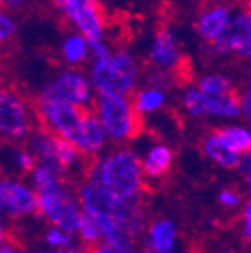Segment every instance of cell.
<instances>
[{
	"instance_id": "obj_14",
	"label": "cell",
	"mask_w": 251,
	"mask_h": 253,
	"mask_svg": "<svg viewBox=\"0 0 251 253\" xmlns=\"http://www.w3.org/2000/svg\"><path fill=\"white\" fill-rule=\"evenodd\" d=\"M28 151L34 155L37 166L44 167V169L51 170L53 174L63 176V169L62 166L56 160L55 155V148H53V134H49L44 128H34L32 134L28 135Z\"/></svg>"
},
{
	"instance_id": "obj_31",
	"label": "cell",
	"mask_w": 251,
	"mask_h": 253,
	"mask_svg": "<svg viewBox=\"0 0 251 253\" xmlns=\"http://www.w3.org/2000/svg\"><path fill=\"white\" fill-rule=\"evenodd\" d=\"M27 4H28V0H0V7L7 12L21 11Z\"/></svg>"
},
{
	"instance_id": "obj_12",
	"label": "cell",
	"mask_w": 251,
	"mask_h": 253,
	"mask_svg": "<svg viewBox=\"0 0 251 253\" xmlns=\"http://www.w3.org/2000/svg\"><path fill=\"white\" fill-rule=\"evenodd\" d=\"M0 206L11 216H25L37 211L36 194L23 183L0 179Z\"/></svg>"
},
{
	"instance_id": "obj_4",
	"label": "cell",
	"mask_w": 251,
	"mask_h": 253,
	"mask_svg": "<svg viewBox=\"0 0 251 253\" xmlns=\"http://www.w3.org/2000/svg\"><path fill=\"white\" fill-rule=\"evenodd\" d=\"M84 111L86 109L63 102L62 99H58L56 95H53L51 91H47L44 88V91L36 100L34 115L39 120L41 128L56 135V137L67 139L74 144L78 139L79 125H81Z\"/></svg>"
},
{
	"instance_id": "obj_21",
	"label": "cell",
	"mask_w": 251,
	"mask_h": 253,
	"mask_svg": "<svg viewBox=\"0 0 251 253\" xmlns=\"http://www.w3.org/2000/svg\"><path fill=\"white\" fill-rule=\"evenodd\" d=\"M195 88L199 91L211 97H225V95L236 93L234 91V79L230 76L220 74V72H208L197 79Z\"/></svg>"
},
{
	"instance_id": "obj_20",
	"label": "cell",
	"mask_w": 251,
	"mask_h": 253,
	"mask_svg": "<svg viewBox=\"0 0 251 253\" xmlns=\"http://www.w3.org/2000/svg\"><path fill=\"white\" fill-rule=\"evenodd\" d=\"M218 137L221 139L225 146L234 153H250L251 150V132L248 126L243 125H225L220 128H214Z\"/></svg>"
},
{
	"instance_id": "obj_33",
	"label": "cell",
	"mask_w": 251,
	"mask_h": 253,
	"mask_svg": "<svg viewBox=\"0 0 251 253\" xmlns=\"http://www.w3.org/2000/svg\"><path fill=\"white\" fill-rule=\"evenodd\" d=\"M5 241V230H4V210H2V206H0V248L4 246Z\"/></svg>"
},
{
	"instance_id": "obj_26",
	"label": "cell",
	"mask_w": 251,
	"mask_h": 253,
	"mask_svg": "<svg viewBox=\"0 0 251 253\" xmlns=\"http://www.w3.org/2000/svg\"><path fill=\"white\" fill-rule=\"evenodd\" d=\"M14 164H16V167L20 170H23V172H32L37 166L34 155H32L27 148H21V150L14 151Z\"/></svg>"
},
{
	"instance_id": "obj_30",
	"label": "cell",
	"mask_w": 251,
	"mask_h": 253,
	"mask_svg": "<svg viewBox=\"0 0 251 253\" xmlns=\"http://www.w3.org/2000/svg\"><path fill=\"white\" fill-rule=\"evenodd\" d=\"M237 99H239L241 116L244 115V118L250 120V116H251V91H250V90H246L244 93L237 95Z\"/></svg>"
},
{
	"instance_id": "obj_5",
	"label": "cell",
	"mask_w": 251,
	"mask_h": 253,
	"mask_svg": "<svg viewBox=\"0 0 251 253\" xmlns=\"http://www.w3.org/2000/svg\"><path fill=\"white\" fill-rule=\"evenodd\" d=\"M34 128V111L27 99L16 88L0 84V137L23 142Z\"/></svg>"
},
{
	"instance_id": "obj_34",
	"label": "cell",
	"mask_w": 251,
	"mask_h": 253,
	"mask_svg": "<svg viewBox=\"0 0 251 253\" xmlns=\"http://www.w3.org/2000/svg\"><path fill=\"white\" fill-rule=\"evenodd\" d=\"M56 253H83V252H79L78 248H72V246H67V248H62L60 252H56Z\"/></svg>"
},
{
	"instance_id": "obj_28",
	"label": "cell",
	"mask_w": 251,
	"mask_h": 253,
	"mask_svg": "<svg viewBox=\"0 0 251 253\" xmlns=\"http://www.w3.org/2000/svg\"><path fill=\"white\" fill-rule=\"evenodd\" d=\"M88 47H90V55H91V60L93 58H104L107 56L111 51H113V47L109 46L106 39L102 41H88Z\"/></svg>"
},
{
	"instance_id": "obj_35",
	"label": "cell",
	"mask_w": 251,
	"mask_h": 253,
	"mask_svg": "<svg viewBox=\"0 0 251 253\" xmlns=\"http://www.w3.org/2000/svg\"><path fill=\"white\" fill-rule=\"evenodd\" d=\"M211 2H220V4H228V5H232L234 2H237V0H211Z\"/></svg>"
},
{
	"instance_id": "obj_7",
	"label": "cell",
	"mask_w": 251,
	"mask_h": 253,
	"mask_svg": "<svg viewBox=\"0 0 251 253\" xmlns=\"http://www.w3.org/2000/svg\"><path fill=\"white\" fill-rule=\"evenodd\" d=\"M179 104L186 115L192 118H221L236 120L241 116L239 99L236 93L225 97H211L195 86H188L183 90L179 97Z\"/></svg>"
},
{
	"instance_id": "obj_27",
	"label": "cell",
	"mask_w": 251,
	"mask_h": 253,
	"mask_svg": "<svg viewBox=\"0 0 251 253\" xmlns=\"http://www.w3.org/2000/svg\"><path fill=\"white\" fill-rule=\"evenodd\" d=\"M46 241L49 243V246H53V248L62 250V248H67V246H71L72 237H71V234L62 232L60 229H51L46 234Z\"/></svg>"
},
{
	"instance_id": "obj_25",
	"label": "cell",
	"mask_w": 251,
	"mask_h": 253,
	"mask_svg": "<svg viewBox=\"0 0 251 253\" xmlns=\"http://www.w3.org/2000/svg\"><path fill=\"white\" fill-rule=\"evenodd\" d=\"M16 34H18V21H16V18L11 12L4 11V9L0 7V47L12 42Z\"/></svg>"
},
{
	"instance_id": "obj_8",
	"label": "cell",
	"mask_w": 251,
	"mask_h": 253,
	"mask_svg": "<svg viewBox=\"0 0 251 253\" xmlns=\"http://www.w3.org/2000/svg\"><path fill=\"white\" fill-rule=\"evenodd\" d=\"M62 11L74 32L86 41L106 39V18L100 0H67Z\"/></svg>"
},
{
	"instance_id": "obj_32",
	"label": "cell",
	"mask_w": 251,
	"mask_h": 253,
	"mask_svg": "<svg viewBox=\"0 0 251 253\" xmlns=\"http://www.w3.org/2000/svg\"><path fill=\"white\" fill-rule=\"evenodd\" d=\"M244 234H246V237H250L251 234V206L246 204V208H244Z\"/></svg>"
},
{
	"instance_id": "obj_37",
	"label": "cell",
	"mask_w": 251,
	"mask_h": 253,
	"mask_svg": "<svg viewBox=\"0 0 251 253\" xmlns=\"http://www.w3.org/2000/svg\"><path fill=\"white\" fill-rule=\"evenodd\" d=\"M51 2H53V4H55V5H58V7H62V5L65 4L67 0H51Z\"/></svg>"
},
{
	"instance_id": "obj_17",
	"label": "cell",
	"mask_w": 251,
	"mask_h": 253,
	"mask_svg": "<svg viewBox=\"0 0 251 253\" xmlns=\"http://www.w3.org/2000/svg\"><path fill=\"white\" fill-rule=\"evenodd\" d=\"M176 245V227L170 220L155 221L146 241V253H172Z\"/></svg>"
},
{
	"instance_id": "obj_22",
	"label": "cell",
	"mask_w": 251,
	"mask_h": 253,
	"mask_svg": "<svg viewBox=\"0 0 251 253\" xmlns=\"http://www.w3.org/2000/svg\"><path fill=\"white\" fill-rule=\"evenodd\" d=\"M53 148H55L56 160H58V164L62 166L63 170L74 166V164L79 160V157H81L79 150L72 144V142H69L67 139L56 137V135H53Z\"/></svg>"
},
{
	"instance_id": "obj_24",
	"label": "cell",
	"mask_w": 251,
	"mask_h": 253,
	"mask_svg": "<svg viewBox=\"0 0 251 253\" xmlns=\"http://www.w3.org/2000/svg\"><path fill=\"white\" fill-rule=\"evenodd\" d=\"M146 78V86H153L158 88L162 91H167L177 83V78L174 74H169V72H164V71H157V69H151L149 67L144 74Z\"/></svg>"
},
{
	"instance_id": "obj_36",
	"label": "cell",
	"mask_w": 251,
	"mask_h": 253,
	"mask_svg": "<svg viewBox=\"0 0 251 253\" xmlns=\"http://www.w3.org/2000/svg\"><path fill=\"white\" fill-rule=\"evenodd\" d=\"M0 253H14V250L9 248V246H2V248H0Z\"/></svg>"
},
{
	"instance_id": "obj_1",
	"label": "cell",
	"mask_w": 251,
	"mask_h": 253,
	"mask_svg": "<svg viewBox=\"0 0 251 253\" xmlns=\"http://www.w3.org/2000/svg\"><path fill=\"white\" fill-rule=\"evenodd\" d=\"M88 179L102 185L118 201H133L142 181L141 158L130 148H118L91 164Z\"/></svg>"
},
{
	"instance_id": "obj_15",
	"label": "cell",
	"mask_w": 251,
	"mask_h": 253,
	"mask_svg": "<svg viewBox=\"0 0 251 253\" xmlns=\"http://www.w3.org/2000/svg\"><path fill=\"white\" fill-rule=\"evenodd\" d=\"M60 58L69 69L83 67L91 58L88 41L83 36H79L78 32L72 30L71 34H67L63 37L62 46H60Z\"/></svg>"
},
{
	"instance_id": "obj_10",
	"label": "cell",
	"mask_w": 251,
	"mask_h": 253,
	"mask_svg": "<svg viewBox=\"0 0 251 253\" xmlns=\"http://www.w3.org/2000/svg\"><path fill=\"white\" fill-rule=\"evenodd\" d=\"M148 62L149 67L174 74L177 78L183 65H185V55L181 49L179 37L176 30L170 27H162L151 39L148 49Z\"/></svg>"
},
{
	"instance_id": "obj_18",
	"label": "cell",
	"mask_w": 251,
	"mask_h": 253,
	"mask_svg": "<svg viewBox=\"0 0 251 253\" xmlns=\"http://www.w3.org/2000/svg\"><path fill=\"white\" fill-rule=\"evenodd\" d=\"M202 150H204L206 157L211 158L212 162H216L218 166L225 167V169H234L239 164L241 155L230 151L225 146L221 139L218 137L216 130H211L209 134L204 135V141H202Z\"/></svg>"
},
{
	"instance_id": "obj_23",
	"label": "cell",
	"mask_w": 251,
	"mask_h": 253,
	"mask_svg": "<svg viewBox=\"0 0 251 253\" xmlns=\"http://www.w3.org/2000/svg\"><path fill=\"white\" fill-rule=\"evenodd\" d=\"M78 232L81 234L83 241L86 243L88 246H93L97 243H100V229H98L97 221L91 216H88L86 213H81L78 223Z\"/></svg>"
},
{
	"instance_id": "obj_19",
	"label": "cell",
	"mask_w": 251,
	"mask_h": 253,
	"mask_svg": "<svg viewBox=\"0 0 251 253\" xmlns=\"http://www.w3.org/2000/svg\"><path fill=\"white\" fill-rule=\"evenodd\" d=\"M130 100H132L133 111L142 118L144 115L160 111L167 104V91H162L153 86H144L133 91Z\"/></svg>"
},
{
	"instance_id": "obj_13",
	"label": "cell",
	"mask_w": 251,
	"mask_h": 253,
	"mask_svg": "<svg viewBox=\"0 0 251 253\" xmlns=\"http://www.w3.org/2000/svg\"><path fill=\"white\" fill-rule=\"evenodd\" d=\"M106 142H107L106 132H104L98 118L95 116L93 111L86 109L84 115H83L78 139H76L74 146L78 148L81 155H95L106 146Z\"/></svg>"
},
{
	"instance_id": "obj_11",
	"label": "cell",
	"mask_w": 251,
	"mask_h": 253,
	"mask_svg": "<svg viewBox=\"0 0 251 253\" xmlns=\"http://www.w3.org/2000/svg\"><path fill=\"white\" fill-rule=\"evenodd\" d=\"M232 11H234L232 5L220 4V2H209L208 5L200 9V12L195 18V32L206 46L212 44L223 34L232 16Z\"/></svg>"
},
{
	"instance_id": "obj_3",
	"label": "cell",
	"mask_w": 251,
	"mask_h": 253,
	"mask_svg": "<svg viewBox=\"0 0 251 253\" xmlns=\"http://www.w3.org/2000/svg\"><path fill=\"white\" fill-rule=\"evenodd\" d=\"M91 111L98 118L109 141H132L142 132V118L133 111L130 97L95 95Z\"/></svg>"
},
{
	"instance_id": "obj_29",
	"label": "cell",
	"mask_w": 251,
	"mask_h": 253,
	"mask_svg": "<svg viewBox=\"0 0 251 253\" xmlns=\"http://www.w3.org/2000/svg\"><path fill=\"white\" fill-rule=\"evenodd\" d=\"M220 202L227 208H234L241 202V195L237 194L236 190H230V188H225L220 192Z\"/></svg>"
},
{
	"instance_id": "obj_9",
	"label": "cell",
	"mask_w": 251,
	"mask_h": 253,
	"mask_svg": "<svg viewBox=\"0 0 251 253\" xmlns=\"http://www.w3.org/2000/svg\"><path fill=\"white\" fill-rule=\"evenodd\" d=\"M47 91H51L63 102L72 104L81 109H91L95 100V90L91 86L86 72L81 69H62L46 86Z\"/></svg>"
},
{
	"instance_id": "obj_16",
	"label": "cell",
	"mask_w": 251,
	"mask_h": 253,
	"mask_svg": "<svg viewBox=\"0 0 251 253\" xmlns=\"http://www.w3.org/2000/svg\"><path fill=\"white\" fill-rule=\"evenodd\" d=\"M174 153L169 146H165L162 142H157L149 148L146 153L144 160L141 162L142 174H146L148 178H160L164 174H167L172 167Z\"/></svg>"
},
{
	"instance_id": "obj_2",
	"label": "cell",
	"mask_w": 251,
	"mask_h": 253,
	"mask_svg": "<svg viewBox=\"0 0 251 253\" xmlns=\"http://www.w3.org/2000/svg\"><path fill=\"white\" fill-rule=\"evenodd\" d=\"M142 72L137 58L125 49H113L104 58H93L90 63V79L95 95H122L130 97L137 90Z\"/></svg>"
},
{
	"instance_id": "obj_6",
	"label": "cell",
	"mask_w": 251,
	"mask_h": 253,
	"mask_svg": "<svg viewBox=\"0 0 251 253\" xmlns=\"http://www.w3.org/2000/svg\"><path fill=\"white\" fill-rule=\"evenodd\" d=\"M209 51L214 56L227 58L237 56L239 60H248L251 56V14L248 9L232 11L227 28L218 39L209 44Z\"/></svg>"
}]
</instances>
